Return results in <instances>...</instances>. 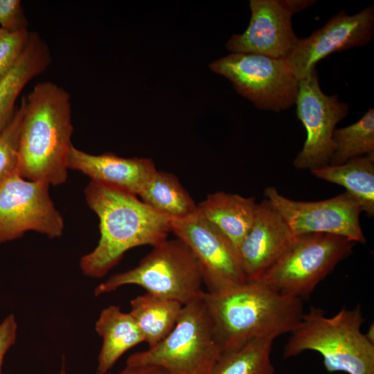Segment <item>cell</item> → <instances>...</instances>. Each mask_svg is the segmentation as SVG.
<instances>
[{
	"label": "cell",
	"instance_id": "16",
	"mask_svg": "<svg viewBox=\"0 0 374 374\" xmlns=\"http://www.w3.org/2000/svg\"><path fill=\"white\" fill-rule=\"evenodd\" d=\"M69 169L82 172L93 182L136 196L157 170L149 158H123L112 152L93 155L73 145Z\"/></svg>",
	"mask_w": 374,
	"mask_h": 374
},
{
	"label": "cell",
	"instance_id": "26",
	"mask_svg": "<svg viewBox=\"0 0 374 374\" xmlns=\"http://www.w3.org/2000/svg\"><path fill=\"white\" fill-rule=\"evenodd\" d=\"M30 32H10L0 28V81L9 73L24 51Z\"/></svg>",
	"mask_w": 374,
	"mask_h": 374
},
{
	"label": "cell",
	"instance_id": "19",
	"mask_svg": "<svg viewBox=\"0 0 374 374\" xmlns=\"http://www.w3.org/2000/svg\"><path fill=\"white\" fill-rule=\"evenodd\" d=\"M95 329L103 340L96 372L100 374H106L125 352L144 342V336L131 314L123 312L116 305L102 310Z\"/></svg>",
	"mask_w": 374,
	"mask_h": 374
},
{
	"label": "cell",
	"instance_id": "8",
	"mask_svg": "<svg viewBox=\"0 0 374 374\" xmlns=\"http://www.w3.org/2000/svg\"><path fill=\"white\" fill-rule=\"evenodd\" d=\"M209 68L228 78L258 109L280 112L295 104L299 80L286 59L231 53Z\"/></svg>",
	"mask_w": 374,
	"mask_h": 374
},
{
	"label": "cell",
	"instance_id": "21",
	"mask_svg": "<svg viewBox=\"0 0 374 374\" xmlns=\"http://www.w3.org/2000/svg\"><path fill=\"white\" fill-rule=\"evenodd\" d=\"M183 306L177 301L148 292L131 300L130 313L141 330L148 348L157 345L170 333Z\"/></svg>",
	"mask_w": 374,
	"mask_h": 374
},
{
	"label": "cell",
	"instance_id": "6",
	"mask_svg": "<svg viewBox=\"0 0 374 374\" xmlns=\"http://www.w3.org/2000/svg\"><path fill=\"white\" fill-rule=\"evenodd\" d=\"M203 279L198 262L180 239L166 240L153 247L134 268L117 273L99 284L98 296L126 285H136L148 293L186 305L202 299Z\"/></svg>",
	"mask_w": 374,
	"mask_h": 374
},
{
	"label": "cell",
	"instance_id": "22",
	"mask_svg": "<svg viewBox=\"0 0 374 374\" xmlns=\"http://www.w3.org/2000/svg\"><path fill=\"white\" fill-rule=\"evenodd\" d=\"M138 196L151 208L174 220L186 219L197 213V204L171 172L157 170Z\"/></svg>",
	"mask_w": 374,
	"mask_h": 374
},
{
	"label": "cell",
	"instance_id": "23",
	"mask_svg": "<svg viewBox=\"0 0 374 374\" xmlns=\"http://www.w3.org/2000/svg\"><path fill=\"white\" fill-rule=\"evenodd\" d=\"M274 339L259 337L222 352L210 374H275L271 353Z\"/></svg>",
	"mask_w": 374,
	"mask_h": 374
},
{
	"label": "cell",
	"instance_id": "18",
	"mask_svg": "<svg viewBox=\"0 0 374 374\" xmlns=\"http://www.w3.org/2000/svg\"><path fill=\"white\" fill-rule=\"evenodd\" d=\"M51 61L46 43L37 34L30 36L22 55L0 81V134L14 116L15 105L27 83L43 73Z\"/></svg>",
	"mask_w": 374,
	"mask_h": 374
},
{
	"label": "cell",
	"instance_id": "24",
	"mask_svg": "<svg viewBox=\"0 0 374 374\" xmlns=\"http://www.w3.org/2000/svg\"><path fill=\"white\" fill-rule=\"evenodd\" d=\"M335 150L329 165L343 164L364 154H374V109L370 108L356 123L335 129Z\"/></svg>",
	"mask_w": 374,
	"mask_h": 374
},
{
	"label": "cell",
	"instance_id": "3",
	"mask_svg": "<svg viewBox=\"0 0 374 374\" xmlns=\"http://www.w3.org/2000/svg\"><path fill=\"white\" fill-rule=\"evenodd\" d=\"M202 301L222 352L259 337L290 333L304 314L303 300L283 294L260 281H247L229 290L204 292Z\"/></svg>",
	"mask_w": 374,
	"mask_h": 374
},
{
	"label": "cell",
	"instance_id": "2",
	"mask_svg": "<svg viewBox=\"0 0 374 374\" xmlns=\"http://www.w3.org/2000/svg\"><path fill=\"white\" fill-rule=\"evenodd\" d=\"M73 130L69 93L50 81L35 84L26 98L19 174L27 180L55 186L65 183Z\"/></svg>",
	"mask_w": 374,
	"mask_h": 374
},
{
	"label": "cell",
	"instance_id": "28",
	"mask_svg": "<svg viewBox=\"0 0 374 374\" xmlns=\"http://www.w3.org/2000/svg\"><path fill=\"white\" fill-rule=\"evenodd\" d=\"M17 324L14 314L7 316L0 323V374L5 355L15 344L17 338Z\"/></svg>",
	"mask_w": 374,
	"mask_h": 374
},
{
	"label": "cell",
	"instance_id": "25",
	"mask_svg": "<svg viewBox=\"0 0 374 374\" xmlns=\"http://www.w3.org/2000/svg\"><path fill=\"white\" fill-rule=\"evenodd\" d=\"M25 107L26 98L23 97L11 121L0 134V184L17 172L19 136Z\"/></svg>",
	"mask_w": 374,
	"mask_h": 374
},
{
	"label": "cell",
	"instance_id": "4",
	"mask_svg": "<svg viewBox=\"0 0 374 374\" xmlns=\"http://www.w3.org/2000/svg\"><path fill=\"white\" fill-rule=\"evenodd\" d=\"M364 321L359 304L351 309L343 307L331 317L311 307L290 332L283 358L314 350L322 355L328 372L374 374V342L362 332Z\"/></svg>",
	"mask_w": 374,
	"mask_h": 374
},
{
	"label": "cell",
	"instance_id": "31",
	"mask_svg": "<svg viewBox=\"0 0 374 374\" xmlns=\"http://www.w3.org/2000/svg\"><path fill=\"white\" fill-rule=\"evenodd\" d=\"M96 374H100V373H96Z\"/></svg>",
	"mask_w": 374,
	"mask_h": 374
},
{
	"label": "cell",
	"instance_id": "11",
	"mask_svg": "<svg viewBox=\"0 0 374 374\" xmlns=\"http://www.w3.org/2000/svg\"><path fill=\"white\" fill-rule=\"evenodd\" d=\"M264 195L283 217L294 235L321 233L342 236L355 243L366 242L359 222L362 208L346 191L318 202L290 199L273 186L266 188Z\"/></svg>",
	"mask_w": 374,
	"mask_h": 374
},
{
	"label": "cell",
	"instance_id": "30",
	"mask_svg": "<svg viewBox=\"0 0 374 374\" xmlns=\"http://www.w3.org/2000/svg\"><path fill=\"white\" fill-rule=\"evenodd\" d=\"M60 374H66V368H65V364H64V361H63V364H62V369H61V371H60Z\"/></svg>",
	"mask_w": 374,
	"mask_h": 374
},
{
	"label": "cell",
	"instance_id": "27",
	"mask_svg": "<svg viewBox=\"0 0 374 374\" xmlns=\"http://www.w3.org/2000/svg\"><path fill=\"white\" fill-rule=\"evenodd\" d=\"M28 24L20 0H0V28L18 32L28 29Z\"/></svg>",
	"mask_w": 374,
	"mask_h": 374
},
{
	"label": "cell",
	"instance_id": "13",
	"mask_svg": "<svg viewBox=\"0 0 374 374\" xmlns=\"http://www.w3.org/2000/svg\"><path fill=\"white\" fill-rule=\"evenodd\" d=\"M312 0H250L251 17L242 34L226 44L231 53H251L286 59L299 38L292 28V17L314 4Z\"/></svg>",
	"mask_w": 374,
	"mask_h": 374
},
{
	"label": "cell",
	"instance_id": "15",
	"mask_svg": "<svg viewBox=\"0 0 374 374\" xmlns=\"http://www.w3.org/2000/svg\"><path fill=\"white\" fill-rule=\"evenodd\" d=\"M294 237L283 217L267 199L258 204L252 226L238 250L247 281L259 280L280 258Z\"/></svg>",
	"mask_w": 374,
	"mask_h": 374
},
{
	"label": "cell",
	"instance_id": "10",
	"mask_svg": "<svg viewBox=\"0 0 374 374\" xmlns=\"http://www.w3.org/2000/svg\"><path fill=\"white\" fill-rule=\"evenodd\" d=\"M295 104L307 138L294 166L311 171L329 165L335 150L332 134L336 125L348 114V105L340 102L337 95L327 96L322 91L316 69L299 80Z\"/></svg>",
	"mask_w": 374,
	"mask_h": 374
},
{
	"label": "cell",
	"instance_id": "17",
	"mask_svg": "<svg viewBox=\"0 0 374 374\" xmlns=\"http://www.w3.org/2000/svg\"><path fill=\"white\" fill-rule=\"evenodd\" d=\"M258 204L256 198L218 191L197 204V211L217 226L237 252L252 226Z\"/></svg>",
	"mask_w": 374,
	"mask_h": 374
},
{
	"label": "cell",
	"instance_id": "5",
	"mask_svg": "<svg viewBox=\"0 0 374 374\" xmlns=\"http://www.w3.org/2000/svg\"><path fill=\"white\" fill-rule=\"evenodd\" d=\"M222 353L202 299L184 305L170 333L157 345L130 355L129 366H153L168 374H210Z\"/></svg>",
	"mask_w": 374,
	"mask_h": 374
},
{
	"label": "cell",
	"instance_id": "20",
	"mask_svg": "<svg viewBox=\"0 0 374 374\" xmlns=\"http://www.w3.org/2000/svg\"><path fill=\"white\" fill-rule=\"evenodd\" d=\"M317 178L344 187L368 217L374 215V154L355 157L337 166L310 171Z\"/></svg>",
	"mask_w": 374,
	"mask_h": 374
},
{
	"label": "cell",
	"instance_id": "1",
	"mask_svg": "<svg viewBox=\"0 0 374 374\" xmlns=\"http://www.w3.org/2000/svg\"><path fill=\"white\" fill-rule=\"evenodd\" d=\"M89 207L99 219L98 245L82 256L80 267L89 277L100 278L130 249L154 247L167 240L172 218L143 203L136 195L92 181L84 189Z\"/></svg>",
	"mask_w": 374,
	"mask_h": 374
},
{
	"label": "cell",
	"instance_id": "29",
	"mask_svg": "<svg viewBox=\"0 0 374 374\" xmlns=\"http://www.w3.org/2000/svg\"><path fill=\"white\" fill-rule=\"evenodd\" d=\"M118 374H168L161 368L153 366H129L121 371Z\"/></svg>",
	"mask_w": 374,
	"mask_h": 374
},
{
	"label": "cell",
	"instance_id": "9",
	"mask_svg": "<svg viewBox=\"0 0 374 374\" xmlns=\"http://www.w3.org/2000/svg\"><path fill=\"white\" fill-rule=\"evenodd\" d=\"M49 186L27 180L18 171L0 184V244L29 231L50 238L62 235L64 220L51 199Z\"/></svg>",
	"mask_w": 374,
	"mask_h": 374
},
{
	"label": "cell",
	"instance_id": "14",
	"mask_svg": "<svg viewBox=\"0 0 374 374\" xmlns=\"http://www.w3.org/2000/svg\"><path fill=\"white\" fill-rule=\"evenodd\" d=\"M373 28V6L353 15L341 10L310 36L299 39L286 60L298 80H303L312 73L319 60L330 54L368 43Z\"/></svg>",
	"mask_w": 374,
	"mask_h": 374
},
{
	"label": "cell",
	"instance_id": "7",
	"mask_svg": "<svg viewBox=\"0 0 374 374\" xmlns=\"http://www.w3.org/2000/svg\"><path fill=\"white\" fill-rule=\"evenodd\" d=\"M355 244L346 238L328 233L294 235L280 258L258 280L283 294L305 299L352 253Z\"/></svg>",
	"mask_w": 374,
	"mask_h": 374
},
{
	"label": "cell",
	"instance_id": "12",
	"mask_svg": "<svg viewBox=\"0 0 374 374\" xmlns=\"http://www.w3.org/2000/svg\"><path fill=\"white\" fill-rule=\"evenodd\" d=\"M171 232L194 254L208 292H222L247 282L232 243L198 211L186 219H172Z\"/></svg>",
	"mask_w": 374,
	"mask_h": 374
}]
</instances>
